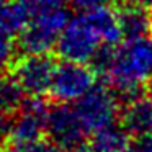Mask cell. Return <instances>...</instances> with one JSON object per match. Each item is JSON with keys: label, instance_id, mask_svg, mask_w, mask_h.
Returning a JSON list of instances; mask_svg holds the SVG:
<instances>
[{"label": "cell", "instance_id": "52a82bcc", "mask_svg": "<svg viewBox=\"0 0 152 152\" xmlns=\"http://www.w3.org/2000/svg\"><path fill=\"white\" fill-rule=\"evenodd\" d=\"M57 62L49 54H25L12 66V77L26 96L49 93Z\"/></svg>", "mask_w": 152, "mask_h": 152}, {"label": "cell", "instance_id": "6da1fadb", "mask_svg": "<svg viewBox=\"0 0 152 152\" xmlns=\"http://www.w3.org/2000/svg\"><path fill=\"white\" fill-rule=\"evenodd\" d=\"M105 82L124 103L142 96L144 85L152 82V36L118 44L115 62Z\"/></svg>", "mask_w": 152, "mask_h": 152}, {"label": "cell", "instance_id": "30bf717a", "mask_svg": "<svg viewBox=\"0 0 152 152\" xmlns=\"http://www.w3.org/2000/svg\"><path fill=\"white\" fill-rule=\"evenodd\" d=\"M119 126L129 136H144L152 132V96H139L128 102L119 115Z\"/></svg>", "mask_w": 152, "mask_h": 152}, {"label": "cell", "instance_id": "ac0fdd59", "mask_svg": "<svg viewBox=\"0 0 152 152\" xmlns=\"http://www.w3.org/2000/svg\"><path fill=\"white\" fill-rule=\"evenodd\" d=\"M131 2L141 5V7H145V8H152V0H131Z\"/></svg>", "mask_w": 152, "mask_h": 152}, {"label": "cell", "instance_id": "4fadbf2b", "mask_svg": "<svg viewBox=\"0 0 152 152\" xmlns=\"http://www.w3.org/2000/svg\"><path fill=\"white\" fill-rule=\"evenodd\" d=\"M26 100L21 87L13 77H0V111L15 115Z\"/></svg>", "mask_w": 152, "mask_h": 152}, {"label": "cell", "instance_id": "277c9868", "mask_svg": "<svg viewBox=\"0 0 152 152\" xmlns=\"http://www.w3.org/2000/svg\"><path fill=\"white\" fill-rule=\"evenodd\" d=\"M102 46H105V41L100 31L87 12H80L69 20L67 26L61 33L56 49L62 61L88 64Z\"/></svg>", "mask_w": 152, "mask_h": 152}, {"label": "cell", "instance_id": "9c48e42d", "mask_svg": "<svg viewBox=\"0 0 152 152\" xmlns=\"http://www.w3.org/2000/svg\"><path fill=\"white\" fill-rule=\"evenodd\" d=\"M28 15L12 0L0 7V74L12 69L18 48V34L28 23Z\"/></svg>", "mask_w": 152, "mask_h": 152}, {"label": "cell", "instance_id": "9a60e30c", "mask_svg": "<svg viewBox=\"0 0 152 152\" xmlns=\"http://www.w3.org/2000/svg\"><path fill=\"white\" fill-rule=\"evenodd\" d=\"M15 2L25 10L28 18H33L36 15L44 13V12L64 7L67 0H15Z\"/></svg>", "mask_w": 152, "mask_h": 152}, {"label": "cell", "instance_id": "8992f818", "mask_svg": "<svg viewBox=\"0 0 152 152\" xmlns=\"http://www.w3.org/2000/svg\"><path fill=\"white\" fill-rule=\"evenodd\" d=\"M87 132L72 105L51 106L46 119V137L61 152H77L87 141Z\"/></svg>", "mask_w": 152, "mask_h": 152}, {"label": "cell", "instance_id": "2e32d148", "mask_svg": "<svg viewBox=\"0 0 152 152\" xmlns=\"http://www.w3.org/2000/svg\"><path fill=\"white\" fill-rule=\"evenodd\" d=\"M126 152H152V134L132 137L128 144Z\"/></svg>", "mask_w": 152, "mask_h": 152}, {"label": "cell", "instance_id": "e0dca14e", "mask_svg": "<svg viewBox=\"0 0 152 152\" xmlns=\"http://www.w3.org/2000/svg\"><path fill=\"white\" fill-rule=\"evenodd\" d=\"M70 2L80 12H87V10L102 8V7H110L115 0H70Z\"/></svg>", "mask_w": 152, "mask_h": 152}, {"label": "cell", "instance_id": "3957f363", "mask_svg": "<svg viewBox=\"0 0 152 152\" xmlns=\"http://www.w3.org/2000/svg\"><path fill=\"white\" fill-rule=\"evenodd\" d=\"M70 18V12L66 7L54 8L30 18L26 26L18 34V49H21L23 54H48L57 46L61 33Z\"/></svg>", "mask_w": 152, "mask_h": 152}, {"label": "cell", "instance_id": "8fae6325", "mask_svg": "<svg viewBox=\"0 0 152 152\" xmlns=\"http://www.w3.org/2000/svg\"><path fill=\"white\" fill-rule=\"evenodd\" d=\"M116 12H118V20L124 41L147 36L151 33V13L145 7L131 2Z\"/></svg>", "mask_w": 152, "mask_h": 152}, {"label": "cell", "instance_id": "7c38bea8", "mask_svg": "<svg viewBox=\"0 0 152 152\" xmlns=\"http://www.w3.org/2000/svg\"><path fill=\"white\" fill-rule=\"evenodd\" d=\"M129 141L128 132L121 126H115L93 134L77 152H126Z\"/></svg>", "mask_w": 152, "mask_h": 152}, {"label": "cell", "instance_id": "ffe728a7", "mask_svg": "<svg viewBox=\"0 0 152 152\" xmlns=\"http://www.w3.org/2000/svg\"><path fill=\"white\" fill-rule=\"evenodd\" d=\"M151 33H152V12H151Z\"/></svg>", "mask_w": 152, "mask_h": 152}, {"label": "cell", "instance_id": "7a4b0ae2", "mask_svg": "<svg viewBox=\"0 0 152 152\" xmlns=\"http://www.w3.org/2000/svg\"><path fill=\"white\" fill-rule=\"evenodd\" d=\"M72 106L87 134H98L119 123L121 100L108 85H95Z\"/></svg>", "mask_w": 152, "mask_h": 152}, {"label": "cell", "instance_id": "ba28073f", "mask_svg": "<svg viewBox=\"0 0 152 152\" xmlns=\"http://www.w3.org/2000/svg\"><path fill=\"white\" fill-rule=\"evenodd\" d=\"M49 108L51 106H48L43 96L26 98L21 108L13 115V124H12V131L7 142H20L44 137Z\"/></svg>", "mask_w": 152, "mask_h": 152}, {"label": "cell", "instance_id": "d6986e66", "mask_svg": "<svg viewBox=\"0 0 152 152\" xmlns=\"http://www.w3.org/2000/svg\"><path fill=\"white\" fill-rule=\"evenodd\" d=\"M7 2H8V0H0V7H4V5L7 4Z\"/></svg>", "mask_w": 152, "mask_h": 152}, {"label": "cell", "instance_id": "5bb4252c", "mask_svg": "<svg viewBox=\"0 0 152 152\" xmlns=\"http://www.w3.org/2000/svg\"><path fill=\"white\" fill-rule=\"evenodd\" d=\"M5 152H61L48 137H38L31 141L7 142Z\"/></svg>", "mask_w": 152, "mask_h": 152}, {"label": "cell", "instance_id": "5b68a950", "mask_svg": "<svg viewBox=\"0 0 152 152\" xmlns=\"http://www.w3.org/2000/svg\"><path fill=\"white\" fill-rule=\"evenodd\" d=\"M96 74L90 64L62 61L56 66L49 96L57 103H75L96 85Z\"/></svg>", "mask_w": 152, "mask_h": 152}]
</instances>
